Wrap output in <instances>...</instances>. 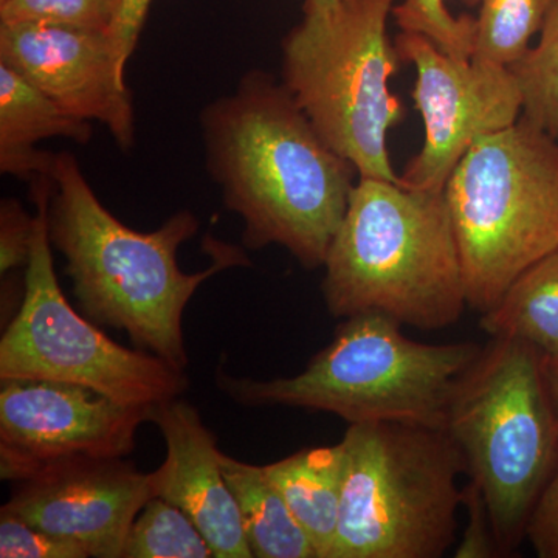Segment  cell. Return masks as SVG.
<instances>
[{
    "instance_id": "cell-1",
    "label": "cell",
    "mask_w": 558,
    "mask_h": 558,
    "mask_svg": "<svg viewBox=\"0 0 558 558\" xmlns=\"http://www.w3.org/2000/svg\"><path fill=\"white\" fill-rule=\"evenodd\" d=\"M205 161L244 244L279 245L304 269L323 267L359 180L288 87L252 70L201 116Z\"/></svg>"
},
{
    "instance_id": "cell-2",
    "label": "cell",
    "mask_w": 558,
    "mask_h": 558,
    "mask_svg": "<svg viewBox=\"0 0 558 558\" xmlns=\"http://www.w3.org/2000/svg\"><path fill=\"white\" fill-rule=\"evenodd\" d=\"M50 178L51 247L64 256L83 314L97 325L123 330L135 347L185 369L183 312L207 279L247 263L245 256L216 242L211 266L185 274L178 252L199 230L193 213H175L160 229L143 233L124 226L98 201L75 157L54 154Z\"/></svg>"
},
{
    "instance_id": "cell-3",
    "label": "cell",
    "mask_w": 558,
    "mask_h": 558,
    "mask_svg": "<svg viewBox=\"0 0 558 558\" xmlns=\"http://www.w3.org/2000/svg\"><path fill=\"white\" fill-rule=\"evenodd\" d=\"M323 267V299L336 318L376 312L440 330L469 307L444 193L359 178Z\"/></svg>"
},
{
    "instance_id": "cell-4",
    "label": "cell",
    "mask_w": 558,
    "mask_h": 558,
    "mask_svg": "<svg viewBox=\"0 0 558 558\" xmlns=\"http://www.w3.org/2000/svg\"><path fill=\"white\" fill-rule=\"evenodd\" d=\"M400 326L376 312L354 315L296 376L255 380L219 371L218 385L244 407L325 411L349 425L403 422L444 428L454 384L483 347L418 343Z\"/></svg>"
},
{
    "instance_id": "cell-5",
    "label": "cell",
    "mask_w": 558,
    "mask_h": 558,
    "mask_svg": "<svg viewBox=\"0 0 558 558\" xmlns=\"http://www.w3.org/2000/svg\"><path fill=\"white\" fill-rule=\"evenodd\" d=\"M444 429L483 494L499 556L512 553L558 464L545 359L523 341L492 339L454 384Z\"/></svg>"
},
{
    "instance_id": "cell-6",
    "label": "cell",
    "mask_w": 558,
    "mask_h": 558,
    "mask_svg": "<svg viewBox=\"0 0 558 558\" xmlns=\"http://www.w3.org/2000/svg\"><path fill=\"white\" fill-rule=\"evenodd\" d=\"M330 558H439L457 542L465 462L444 428L351 424Z\"/></svg>"
},
{
    "instance_id": "cell-7",
    "label": "cell",
    "mask_w": 558,
    "mask_h": 558,
    "mask_svg": "<svg viewBox=\"0 0 558 558\" xmlns=\"http://www.w3.org/2000/svg\"><path fill=\"white\" fill-rule=\"evenodd\" d=\"M470 310L484 314L558 250V140L517 121L469 149L444 189Z\"/></svg>"
},
{
    "instance_id": "cell-8",
    "label": "cell",
    "mask_w": 558,
    "mask_h": 558,
    "mask_svg": "<svg viewBox=\"0 0 558 558\" xmlns=\"http://www.w3.org/2000/svg\"><path fill=\"white\" fill-rule=\"evenodd\" d=\"M395 2L341 0L323 16H304L282 39L281 83L359 178L400 183L387 145L405 119L389 89L403 62L387 32Z\"/></svg>"
},
{
    "instance_id": "cell-9",
    "label": "cell",
    "mask_w": 558,
    "mask_h": 558,
    "mask_svg": "<svg viewBox=\"0 0 558 558\" xmlns=\"http://www.w3.org/2000/svg\"><path fill=\"white\" fill-rule=\"evenodd\" d=\"M36 204L31 258L20 312L0 340V380L36 379L81 385L120 403L156 407L189 388L185 371L109 339L62 293L49 234V174L32 180Z\"/></svg>"
},
{
    "instance_id": "cell-10",
    "label": "cell",
    "mask_w": 558,
    "mask_h": 558,
    "mask_svg": "<svg viewBox=\"0 0 558 558\" xmlns=\"http://www.w3.org/2000/svg\"><path fill=\"white\" fill-rule=\"evenodd\" d=\"M400 60L416 69L414 108L424 145L399 175L400 185L444 193L451 172L475 143L523 116V95L510 68L444 53L432 40L400 32Z\"/></svg>"
},
{
    "instance_id": "cell-11",
    "label": "cell",
    "mask_w": 558,
    "mask_h": 558,
    "mask_svg": "<svg viewBox=\"0 0 558 558\" xmlns=\"http://www.w3.org/2000/svg\"><path fill=\"white\" fill-rule=\"evenodd\" d=\"M0 381V476L17 483L64 462L130 457L154 409L64 381Z\"/></svg>"
},
{
    "instance_id": "cell-12",
    "label": "cell",
    "mask_w": 558,
    "mask_h": 558,
    "mask_svg": "<svg viewBox=\"0 0 558 558\" xmlns=\"http://www.w3.org/2000/svg\"><path fill=\"white\" fill-rule=\"evenodd\" d=\"M0 62L72 116L105 124L121 149L134 145L126 68L108 31L53 22L0 24Z\"/></svg>"
},
{
    "instance_id": "cell-13",
    "label": "cell",
    "mask_w": 558,
    "mask_h": 558,
    "mask_svg": "<svg viewBox=\"0 0 558 558\" xmlns=\"http://www.w3.org/2000/svg\"><path fill=\"white\" fill-rule=\"evenodd\" d=\"M156 497L153 473L124 458L78 459L20 481L2 509L73 539L87 557L123 558L132 523Z\"/></svg>"
},
{
    "instance_id": "cell-14",
    "label": "cell",
    "mask_w": 558,
    "mask_h": 558,
    "mask_svg": "<svg viewBox=\"0 0 558 558\" xmlns=\"http://www.w3.org/2000/svg\"><path fill=\"white\" fill-rule=\"evenodd\" d=\"M150 422L167 446L163 464L153 472L157 497L196 523L215 557L252 558L240 510L220 468L218 440L199 411L175 398L154 407Z\"/></svg>"
},
{
    "instance_id": "cell-15",
    "label": "cell",
    "mask_w": 558,
    "mask_h": 558,
    "mask_svg": "<svg viewBox=\"0 0 558 558\" xmlns=\"http://www.w3.org/2000/svg\"><path fill=\"white\" fill-rule=\"evenodd\" d=\"M51 137L87 143L90 121L72 116L16 70L0 62V170L31 182L50 174L54 154L40 153L36 143Z\"/></svg>"
},
{
    "instance_id": "cell-16",
    "label": "cell",
    "mask_w": 558,
    "mask_h": 558,
    "mask_svg": "<svg viewBox=\"0 0 558 558\" xmlns=\"http://www.w3.org/2000/svg\"><path fill=\"white\" fill-rule=\"evenodd\" d=\"M264 469L293 519L310 537L317 558H330L339 529L343 486L340 442L296 451Z\"/></svg>"
},
{
    "instance_id": "cell-17",
    "label": "cell",
    "mask_w": 558,
    "mask_h": 558,
    "mask_svg": "<svg viewBox=\"0 0 558 558\" xmlns=\"http://www.w3.org/2000/svg\"><path fill=\"white\" fill-rule=\"evenodd\" d=\"M220 468L240 510L245 539L256 558H317L306 532L293 519L264 465L227 457Z\"/></svg>"
},
{
    "instance_id": "cell-18",
    "label": "cell",
    "mask_w": 558,
    "mask_h": 558,
    "mask_svg": "<svg viewBox=\"0 0 558 558\" xmlns=\"http://www.w3.org/2000/svg\"><path fill=\"white\" fill-rule=\"evenodd\" d=\"M480 325L492 339L523 341L558 362V250L523 271Z\"/></svg>"
},
{
    "instance_id": "cell-19",
    "label": "cell",
    "mask_w": 558,
    "mask_h": 558,
    "mask_svg": "<svg viewBox=\"0 0 558 558\" xmlns=\"http://www.w3.org/2000/svg\"><path fill=\"white\" fill-rule=\"evenodd\" d=\"M556 0H478L475 60L512 68L532 47Z\"/></svg>"
},
{
    "instance_id": "cell-20",
    "label": "cell",
    "mask_w": 558,
    "mask_h": 558,
    "mask_svg": "<svg viewBox=\"0 0 558 558\" xmlns=\"http://www.w3.org/2000/svg\"><path fill=\"white\" fill-rule=\"evenodd\" d=\"M215 557L193 520L167 499H150L132 523L123 558Z\"/></svg>"
},
{
    "instance_id": "cell-21",
    "label": "cell",
    "mask_w": 558,
    "mask_h": 558,
    "mask_svg": "<svg viewBox=\"0 0 558 558\" xmlns=\"http://www.w3.org/2000/svg\"><path fill=\"white\" fill-rule=\"evenodd\" d=\"M523 95V117L558 140V0L519 62L510 68Z\"/></svg>"
},
{
    "instance_id": "cell-22",
    "label": "cell",
    "mask_w": 558,
    "mask_h": 558,
    "mask_svg": "<svg viewBox=\"0 0 558 558\" xmlns=\"http://www.w3.org/2000/svg\"><path fill=\"white\" fill-rule=\"evenodd\" d=\"M473 7L478 0H462ZM447 0H403L391 16L400 32L414 33L432 40L444 53L472 58L475 50L476 17H457L447 9Z\"/></svg>"
},
{
    "instance_id": "cell-23",
    "label": "cell",
    "mask_w": 558,
    "mask_h": 558,
    "mask_svg": "<svg viewBox=\"0 0 558 558\" xmlns=\"http://www.w3.org/2000/svg\"><path fill=\"white\" fill-rule=\"evenodd\" d=\"M119 11V0H3L0 24L53 22L110 31Z\"/></svg>"
},
{
    "instance_id": "cell-24",
    "label": "cell",
    "mask_w": 558,
    "mask_h": 558,
    "mask_svg": "<svg viewBox=\"0 0 558 558\" xmlns=\"http://www.w3.org/2000/svg\"><path fill=\"white\" fill-rule=\"evenodd\" d=\"M0 557L2 558H87L73 539L50 534L2 509L0 512Z\"/></svg>"
},
{
    "instance_id": "cell-25",
    "label": "cell",
    "mask_w": 558,
    "mask_h": 558,
    "mask_svg": "<svg viewBox=\"0 0 558 558\" xmlns=\"http://www.w3.org/2000/svg\"><path fill=\"white\" fill-rule=\"evenodd\" d=\"M35 216L28 215L20 202L2 201L0 205V271L2 275L27 267L31 258Z\"/></svg>"
},
{
    "instance_id": "cell-26",
    "label": "cell",
    "mask_w": 558,
    "mask_h": 558,
    "mask_svg": "<svg viewBox=\"0 0 558 558\" xmlns=\"http://www.w3.org/2000/svg\"><path fill=\"white\" fill-rule=\"evenodd\" d=\"M462 508L468 513L462 537L454 548L457 558H490L498 557L497 543L492 531L490 517L483 494L475 483L468 484L462 490Z\"/></svg>"
},
{
    "instance_id": "cell-27",
    "label": "cell",
    "mask_w": 558,
    "mask_h": 558,
    "mask_svg": "<svg viewBox=\"0 0 558 558\" xmlns=\"http://www.w3.org/2000/svg\"><path fill=\"white\" fill-rule=\"evenodd\" d=\"M526 538L539 558H558V464L532 510Z\"/></svg>"
},
{
    "instance_id": "cell-28",
    "label": "cell",
    "mask_w": 558,
    "mask_h": 558,
    "mask_svg": "<svg viewBox=\"0 0 558 558\" xmlns=\"http://www.w3.org/2000/svg\"><path fill=\"white\" fill-rule=\"evenodd\" d=\"M150 5L153 0H119V11L109 33L124 68L137 47Z\"/></svg>"
},
{
    "instance_id": "cell-29",
    "label": "cell",
    "mask_w": 558,
    "mask_h": 558,
    "mask_svg": "<svg viewBox=\"0 0 558 558\" xmlns=\"http://www.w3.org/2000/svg\"><path fill=\"white\" fill-rule=\"evenodd\" d=\"M340 2L341 0H304V16H323V14L329 13V11L336 9Z\"/></svg>"
},
{
    "instance_id": "cell-30",
    "label": "cell",
    "mask_w": 558,
    "mask_h": 558,
    "mask_svg": "<svg viewBox=\"0 0 558 558\" xmlns=\"http://www.w3.org/2000/svg\"><path fill=\"white\" fill-rule=\"evenodd\" d=\"M546 379H548L550 400H553L558 424V362L546 363Z\"/></svg>"
},
{
    "instance_id": "cell-31",
    "label": "cell",
    "mask_w": 558,
    "mask_h": 558,
    "mask_svg": "<svg viewBox=\"0 0 558 558\" xmlns=\"http://www.w3.org/2000/svg\"><path fill=\"white\" fill-rule=\"evenodd\" d=\"M0 2H3V0H0Z\"/></svg>"
}]
</instances>
